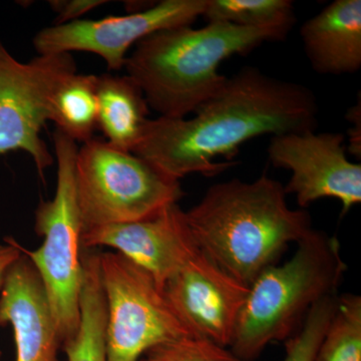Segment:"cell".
Wrapping results in <instances>:
<instances>
[{"label": "cell", "mask_w": 361, "mask_h": 361, "mask_svg": "<svg viewBox=\"0 0 361 361\" xmlns=\"http://www.w3.org/2000/svg\"><path fill=\"white\" fill-rule=\"evenodd\" d=\"M193 115L149 121L133 154L178 180L221 174L252 139L315 130L319 106L305 85L244 66Z\"/></svg>", "instance_id": "6da1fadb"}, {"label": "cell", "mask_w": 361, "mask_h": 361, "mask_svg": "<svg viewBox=\"0 0 361 361\" xmlns=\"http://www.w3.org/2000/svg\"><path fill=\"white\" fill-rule=\"evenodd\" d=\"M285 188L264 174L207 190L186 219L200 250L240 283L250 286L285 249L312 229L310 213L291 209Z\"/></svg>", "instance_id": "7a4b0ae2"}, {"label": "cell", "mask_w": 361, "mask_h": 361, "mask_svg": "<svg viewBox=\"0 0 361 361\" xmlns=\"http://www.w3.org/2000/svg\"><path fill=\"white\" fill-rule=\"evenodd\" d=\"M288 33L225 23L176 26L137 42L123 68L141 87L149 109L163 118H185L225 84L227 77L218 71L225 59L283 40Z\"/></svg>", "instance_id": "3957f363"}, {"label": "cell", "mask_w": 361, "mask_h": 361, "mask_svg": "<svg viewBox=\"0 0 361 361\" xmlns=\"http://www.w3.org/2000/svg\"><path fill=\"white\" fill-rule=\"evenodd\" d=\"M296 245L249 286L229 348L242 360L255 361L272 342L290 338L318 301L337 293L348 269L338 240L312 228Z\"/></svg>", "instance_id": "277c9868"}, {"label": "cell", "mask_w": 361, "mask_h": 361, "mask_svg": "<svg viewBox=\"0 0 361 361\" xmlns=\"http://www.w3.org/2000/svg\"><path fill=\"white\" fill-rule=\"evenodd\" d=\"M52 137L58 161L56 194L51 200L40 202L35 215V231L44 242L37 250L21 245L20 250L42 280L63 346L80 327L82 225L75 183L78 144L58 129Z\"/></svg>", "instance_id": "5b68a950"}, {"label": "cell", "mask_w": 361, "mask_h": 361, "mask_svg": "<svg viewBox=\"0 0 361 361\" xmlns=\"http://www.w3.org/2000/svg\"><path fill=\"white\" fill-rule=\"evenodd\" d=\"M75 183L82 233L146 219L184 196L180 180L97 137L78 148Z\"/></svg>", "instance_id": "8992f818"}, {"label": "cell", "mask_w": 361, "mask_h": 361, "mask_svg": "<svg viewBox=\"0 0 361 361\" xmlns=\"http://www.w3.org/2000/svg\"><path fill=\"white\" fill-rule=\"evenodd\" d=\"M106 307V361H139L165 342L195 336L154 278L118 252L99 253Z\"/></svg>", "instance_id": "52a82bcc"}, {"label": "cell", "mask_w": 361, "mask_h": 361, "mask_svg": "<svg viewBox=\"0 0 361 361\" xmlns=\"http://www.w3.org/2000/svg\"><path fill=\"white\" fill-rule=\"evenodd\" d=\"M75 71L71 54H42L25 63L0 42V155L25 152L42 180L54 158L40 133L49 121L52 94Z\"/></svg>", "instance_id": "ba28073f"}, {"label": "cell", "mask_w": 361, "mask_h": 361, "mask_svg": "<svg viewBox=\"0 0 361 361\" xmlns=\"http://www.w3.org/2000/svg\"><path fill=\"white\" fill-rule=\"evenodd\" d=\"M206 0H163L144 11L102 20H78L40 30L33 37L39 56L85 51L101 56L110 71L125 68L130 47L145 37L202 18Z\"/></svg>", "instance_id": "9c48e42d"}, {"label": "cell", "mask_w": 361, "mask_h": 361, "mask_svg": "<svg viewBox=\"0 0 361 361\" xmlns=\"http://www.w3.org/2000/svg\"><path fill=\"white\" fill-rule=\"evenodd\" d=\"M341 133L315 130L274 135L268 158L276 168L290 171L285 186L294 194L301 209L320 199L341 202L342 215L361 202V165L349 161Z\"/></svg>", "instance_id": "30bf717a"}, {"label": "cell", "mask_w": 361, "mask_h": 361, "mask_svg": "<svg viewBox=\"0 0 361 361\" xmlns=\"http://www.w3.org/2000/svg\"><path fill=\"white\" fill-rule=\"evenodd\" d=\"M163 291L195 336L230 348L248 286L227 274L199 248L164 285Z\"/></svg>", "instance_id": "8fae6325"}, {"label": "cell", "mask_w": 361, "mask_h": 361, "mask_svg": "<svg viewBox=\"0 0 361 361\" xmlns=\"http://www.w3.org/2000/svg\"><path fill=\"white\" fill-rule=\"evenodd\" d=\"M82 249L111 247L147 271L163 290L197 252L186 219L177 204L135 222L104 226L82 233Z\"/></svg>", "instance_id": "7c38bea8"}, {"label": "cell", "mask_w": 361, "mask_h": 361, "mask_svg": "<svg viewBox=\"0 0 361 361\" xmlns=\"http://www.w3.org/2000/svg\"><path fill=\"white\" fill-rule=\"evenodd\" d=\"M11 324L16 361H61L63 342L42 280L25 255L7 271L0 290V326Z\"/></svg>", "instance_id": "4fadbf2b"}, {"label": "cell", "mask_w": 361, "mask_h": 361, "mask_svg": "<svg viewBox=\"0 0 361 361\" xmlns=\"http://www.w3.org/2000/svg\"><path fill=\"white\" fill-rule=\"evenodd\" d=\"M300 37L316 73L341 75L360 71V0H334L303 23Z\"/></svg>", "instance_id": "5bb4252c"}, {"label": "cell", "mask_w": 361, "mask_h": 361, "mask_svg": "<svg viewBox=\"0 0 361 361\" xmlns=\"http://www.w3.org/2000/svg\"><path fill=\"white\" fill-rule=\"evenodd\" d=\"M97 129L114 148L133 153L151 118L141 87L129 75H97Z\"/></svg>", "instance_id": "9a60e30c"}, {"label": "cell", "mask_w": 361, "mask_h": 361, "mask_svg": "<svg viewBox=\"0 0 361 361\" xmlns=\"http://www.w3.org/2000/svg\"><path fill=\"white\" fill-rule=\"evenodd\" d=\"M82 261L84 282L80 292V327L63 349L68 361H106V307L99 272V252L85 249Z\"/></svg>", "instance_id": "2e32d148"}, {"label": "cell", "mask_w": 361, "mask_h": 361, "mask_svg": "<svg viewBox=\"0 0 361 361\" xmlns=\"http://www.w3.org/2000/svg\"><path fill=\"white\" fill-rule=\"evenodd\" d=\"M97 75H66L52 94L49 121L75 142L94 137L97 129Z\"/></svg>", "instance_id": "e0dca14e"}, {"label": "cell", "mask_w": 361, "mask_h": 361, "mask_svg": "<svg viewBox=\"0 0 361 361\" xmlns=\"http://www.w3.org/2000/svg\"><path fill=\"white\" fill-rule=\"evenodd\" d=\"M202 18L247 28H277L289 32L296 23L291 0H206Z\"/></svg>", "instance_id": "ac0fdd59"}, {"label": "cell", "mask_w": 361, "mask_h": 361, "mask_svg": "<svg viewBox=\"0 0 361 361\" xmlns=\"http://www.w3.org/2000/svg\"><path fill=\"white\" fill-rule=\"evenodd\" d=\"M314 361H361V297L357 294L338 296Z\"/></svg>", "instance_id": "d6986e66"}, {"label": "cell", "mask_w": 361, "mask_h": 361, "mask_svg": "<svg viewBox=\"0 0 361 361\" xmlns=\"http://www.w3.org/2000/svg\"><path fill=\"white\" fill-rule=\"evenodd\" d=\"M338 295L322 298L306 315L300 329L285 341L282 361H314L316 353L336 313Z\"/></svg>", "instance_id": "ffe728a7"}, {"label": "cell", "mask_w": 361, "mask_h": 361, "mask_svg": "<svg viewBox=\"0 0 361 361\" xmlns=\"http://www.w3.org/2000/svg\"><path fill=\"white\" fill-rule=\"evenodd\" d=\"M139 361H247L229 348L198 336H187L155 346Z\"/></svg>", "instance_id": "44dd1931"}, {"label": "cell", "mask_w": 361, "mask_h": 361, "mask_svg": "<svg viewBox=\"0 0 361 361\" xmlns=\"http://www.w3.org/2000/svg\"><path fill=\"white\" fill-rule=\"evenodd\" d=\"M109 4L106 0H51L49 7L56 14L54 25L80 20V16L97 7Z\"/></svg>", "instance_id": "7402d4cb"}, {"label": "cell", "mask_w": 361, "mask_h": 361, "mask_svg": "<svg viewBox=\"0 0 361 361\" xmlns=\"http://www.w3.org/2000/svg\"><path fill=\"white\" fill-rule=\"evenodd\" d=\"M4 244H0V290L6 279L7 271L23 255L20 244L13 237L4 238ZM2 351L0 350V358Z\"/></svg>", "instance_id": "603a6c76"}, {"label": "cell", "mask_w": 361, "mask_h": 361, "mask_svg": "<svg viewBox=\"0 0 361 361\" xmlns=\"http://www.w3.org/2000/svg\"><path fill=\"white\" fill-rule=\"evenodd\" d=\"M360 99L358 104L349 109L346 114V118L349 123H353V128H349V147L348 153L360 159L361 157V106Z\"/></svg>", "instance_id": "cb8c5ba5"}]
</instances>
